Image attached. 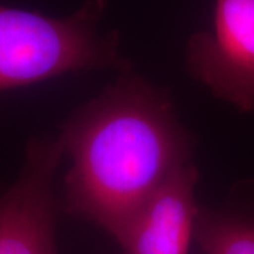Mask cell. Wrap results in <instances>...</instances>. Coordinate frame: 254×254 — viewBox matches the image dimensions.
<instances>
[{
    "instance_id": "cell-1",
    "label": "cell",
    "mask_w": 254,
    "mask_h": 254,
    "mask_svg": "<svg viewBox=\"0 0 254 254\" xmlns=\"http://www.w3.org/2000/svg\"><path fill=\"white\" fill-rule=\"evenodd\" d=\"M64 209L115 240L144 200L180 167L192 163L193 137L170 93L130 69L60 127Z\"/></svg>"
},
{
    "instance_id": "cell-2",
    "label": "cell",
    "mask_w": 254,
    "mask_h": 254,
    "mask_svg": "<svg viewBox=\"0 0 254 254\" xmlns=\"http://www.w3.org/2000/svg\"><path fill=\"white\" fill-rule=\"evenodd\" d=\"M105 7L106 0H85L69 16L50 17L0 4V93L65 73L127 71L118 36L98 30Z\"/></svg>"
},
{
    "instance_id": "cell-3",
    "label": "cell",
    "mask_w": 254,
    "mask_h": 254,
    "mask_svg": "<svg viewBox=\"0 0 254 254\" xmlns=\"http://www.w3.org/2000/svg\"><path fill=\"white\" fill-rule=\"evenodd\" d=\"M58 136L31 137L17 178L0 188V254H58L54 177Z\"/></svg>"
},
{
    "instance_id": "cell-4",
    "label": "cell",
    "mask_w": 254,
    "mask_h": 254,
    "mask_svg": "<svg viewBox=\"0 0 254 254\" xmlns=\"http://www.w3.org/2000/svg\"><path fill=\"white\" fill-rule=\"evenodd\" d=\"M187 63L216 98L254 113V0H216L212 28L190 37Z\"/></svg>"
},
{
    "instance_id": "cell-5",
    "label": "cell",
    "mask_w": 254,
    "mask_h": 254,
    "mask_svg": "<svg viewBox=\"0 0 254 254\" xmlns=\"http://www.w3.org/2000/svg\"><path fill=\"white\" fill-rule=\"evenodd\" d=\"M193 161L180 167L144 200L118 237L125 254H188L199 208Z\"/></svg>"
},
{
    "instance_id": "cell-6",
    "label": "cell",
    "mask_w": 254,
    "mask_h": 254,
    "mask_svg": "<svg viewBox=\"0 0 254 254\" xmlns=\"http://www.w3.org/2000/svg\"><path fill=\"white\" fill-rule=\"evenodd\" d=\"M195 240L203 254H254V218L199 208Z\"/></svg>"
}]
</instances>
